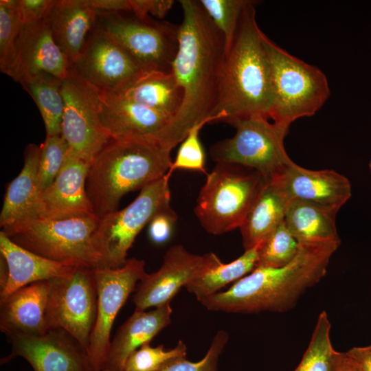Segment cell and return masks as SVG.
<instances>
[{
    "label": "cell",
    "mask_w": 371,
    "mask_h": 371,
    "mask_svg": "<svg viewBox=\"0 0 371 371\" xmlns=\"http://www.w3.org/2000/svg\"><path fill=\"white\" fill-rule=\"evenodd\" d=\"M183 21L172 73L183 92L168 133L172 150L196 124L215 115L225 43L199 1L180 0Z\"/></svg>",
    "instance_id": "obj_1"
},
{
    "label": "cell",
    "mask_w": 371,
    "mask_h": 371,
    "mask_svg": "<svg viewBox=\"0 0 371 371\" xmlns=\"http://www.w3.org/2000/svg\"><path fill=\"white\" fill-rule=\"evenodd\" d=\"M341 241L300 243L297 254L279 268L256 267L223 292L199 302L208 310L235 313L284 312L325 276Z\"/></svg>",
    "instance_id": "obj_2"
},
{
    "label": "cell",
    "mask_w": 371,
    "mask_h": 371,
    "mask_svg": "<svg viewBox=\"0 0 371 371\" xmlns=\"http://www.w3.org/2000/svg\"><path fill=\"white\" fill-rule=\"evenodd\" d=\"M267 37L258 25L255 3L248 1L222 64L214 115L225 114L223 122L250 115L269 117L273 96Z\"/></svg>",
    "instance_id": "obj_3"
},
{
    "label": "cell",
    "mask_w": 371,
    "mask_h": 371,
    "mask_svg": "<svg viewBox=\"0 0 371 371\" xmlns=\"http://www.w3.org/2000/svg\"><path fill=\"white\" fill-rule=\"evenodd\" d=\"M171 150L146 139H111L90 165L86 190L100 218L117 210L127 193L142 190L168 172Z\"/></svg>",
    "instance_id": "obj_4"
},
{
    "label": "cell",
    "mask_w": 371,
    "mask_h": 371,
    "mask_svg": "<svg viewBox=\"0 0 371 371\" xmlns=\"http://www.w3.org/2000/svg\"><path fill=\"white\" fill-rule=\"evenodd\" d=\"M95 214L65 219L36 218L2 228L14 243L46 258L91 269L103 267L95 241Z\"/></svg>",
    "instance_id": "obj_5"
},
{
    "label": "cell",
    "mask_w": 371,
    "mask_h": 371,
    "mask_svg": "<svg viewBox=\"0 0 371 371\" xmlns=\"http://www.w3.org/2000/svg\"><path fill=\"white\" fill-rule=\"evenodd\" d=\"M268 180L253 168L216 163L206 175L194 207L201 226L214 235L239 228Z\"/></svg>",
    "instance_id": "obj_6"
},
{
    "label": "cell",
    "mask_w": 371,
    "mask_h": 371,
    "mask_svg": "<svg viewBox=\"0 0 371 371\" xmlns=\"http://www.w3.org/2000/svg\"><path fill=\"white\" fill-rule=\"evenodd\" d=\"M273 102L269 117L289 127L295 120L313 115L330 95L326 75L317 67L293 56L268 37Z\"/></svg>",
    "instance_id": "obj_7"
},
{
    "label": "cell",
    "mask_w": 371,
    "mask_h": 371,
    "mask_svg": "<svg viewBox=\"0 0 371 371\" xmlns=\"http://www.w3.org/2000/svg\"><path fill=\"white\" fill-rule=\"evenodd\" d=\"M268 119L261 115H250L228 121L235 128V134L212 146V159L216 163L253 168L268 179L277 176L293 161L284 145L289 127L270 123Z\"/></svg>",
    "instance_id": "obj_8"
},
{
    "label": "cell",
    "mask_w": 371,
    "mask_h": 371,
    "mask_svg": "<svg viewBox=\"0 0 371 371\" xmlns=\"http://www.w3.org/2000/svg\"><path fill=\"white\" fill-rule=\"evenodd\" d=\"M125 12H98L97 26L117 43L143 72H172L179 25Z\"/></svg>",
    "instance_id": "obj_9"
},
{
    "label": "cell",
    "mask_w": 371,
    "mask_h": 371,
    "mask_svg": "<svg viewBox=\"0 0 371 371\" xmlns=\"http://www.w3.org/2000/svg\"><path fill=\"white\" fill-rule=\"evenodd\" d=\"M169 179L164 175L142 189L128 205L100 218L95 241L103 267H122L138 234L159 211L170 205Z\"/></svg>",
    "instance_id": "obj_10"
},
{
    "label": "cell",
    "mask_w": 371,
    "mask_h": 371,
    "mask_svg": "<svg viewBox=\"0 0 371 371\" xmlns=\"http://www.w3.org/2000/svg\"><path fill=\"white\" fill-rule=\"evenodd\" d=\"M93 269L77 267L69 275L51 280L47 313L49 330L66 331L87 351L97 315Z\"/></svg>",
    "instance_id": "obj_11"
},
{
    "label": "cell",
    "mask_w": 371,
    "mask_h": 371,
    "mask_svg": "<svg viewBox=\"0 0 371 371\" xmlns=\"http://www.w3.org/2000/svg\"><path fill=\"white\" fill-rule=\"evenodd\" d=\"M144 268V260L133 258L118 268L93 269L98 293L97 315L88 350L93 371L104 369L115 317L147 273Z\"/></svg>",
    "instance_id": "obj_12"
},
{
    "label": "cell",
    "mask_w": 371,
    "mask_h": 371,
    "mask_svg": "<svg viewBox=\"0 0 371 371\" xmlns=\"http://www.w3.org/2000/svg\"><path fill=\"white\" fill-rule=\"evenodd\" d=\"M62 92L61 135L68 144L69 155L91 165L111 139L99 120L93 87L69 69Z\"/></svg>",
    "instance_id": "obj_13"
},
{
    "label": "cell",
    "mask_w": 371,
    "mask_h": 371,
    "mask_svg": "<svg viewBox=\"0 0 371 371\" xmlns=\"http://www.w3.org/2000/svg\"><path fill=\"white\" fill-rule=\"evenodd\" d=\"M69 69L84 82L111 91L124 88L143 73L131 56L96 24Z\"/></svg>",
    "instance_id": "obj_14"
},
{
    "label": "cell",
    "mask_w": 371,
    "mask_h": 371,
    "mask_svg": "<svg viewBox=\"0 0 371 371\" xmlns=\"http://www.w3.org/2000/svg\"><path fill=\"white\" fill-rule=\"evenodd\" d=\"M91 86L99 120L111 139H146L168 149L169 117L114 91Z\"/></svg>",
    "instance_id": "obj_15"
},
{
    "label": "cell",
    "mask_w": 371,
    "mask_h": 371,
    "mask_svg": "<svg viewBox=\"0 0 371 371\" xmlns=\"http://www.w3.org/2000/svg\"><path fill=\"white\" fill-rule=\"evenodd\" d=\"M219 258L213 252L200 256L181 245L170 247L159 269L146 273L137 284L133 297L135 311H146L170 302L186 286L211 267Z\"/></svg>",
    "instance_id": "obj_16"
},
{
    "label": "cell",
    "mask_w": 371,
    "mask_h": 371,
    "mask_svg": "<svg viewBox=\"0 0 371 371\" xmlns=\"http://www.w3.org/2000/svg\"><path fill=\"white\" fill-rule=\"evenodd\" d=\"M7 336L12 350L1 363L19 356L34 371H93L87 350L63 330L50 329L38 336L21 333Z\"/></svg>",
    "instance_id": "obj_17"
},
{
    "label": "cell",
    "mask_w": 371,
    "mask_h": 371,
    "mask_svg": "<svg viewBox=\"0 0 371 371\" xmlns=\"http://www.w3.org/2000/svg\"><path fill=\"white\" fill-rule=\"evenodd\" d=\"M289 201L308 203L337 214L352 195L348 178L333 170H312L291 161L271 178Z\"/></svg>",
    "instance_id": "obj_18"
},
{
    "label": "cell",
    "mask_w": 371,
    "mask_h": 371,
    "mask_svg": "<svg viewBox=\"0 0 371 371\" xmlns=\"http://www.w3.org/2000/svg\"><path fill=\"white\" fill-rule=\"evenodd\" d=\"M89 167L69 155L54 182L39 194L37 218L65 219L95 214L86 190Z\"/></svg>",
    "instance_id": "obj_19"
},
{
    "label": "cell",
    "mask_w": 371,
    "mask_h": 371,
    "mask_svg": "<svg viewBox=\"0 0 371 371\" xmlns=\"http://www.w3.org/2000/svg\"><path fill=\"white\" fill-rule=\"evenodd\" d=\"M69 71V60L54 41L48 17L23 24L17 58L8 76L19 82L25 76L45 72L64 80Z\"/></svg>",
    "instance_id": "obj_20"
},
{
    "label": "cell",
    "mask_w": 371,
    "mask_h": 371,
    "mask_svg": "<svg viewBox=\"0 0 371 371\" xmlns=\"http://www.w3.org/2000/svg\"><path fill=\"white\" fill-rule=\"evenodd\" d=\"M0 252L3 267L1 275L0 301L30 284L67 276L78 267L32 252L14 243L2 231L0 232Z\"/></svg>",
    "instance_id": "obj_21"
},
{
    "label": "cell",
    "mask_w": 371,
    "mask_h": 371,
    "mask_svg": "<svg viewBox=\"0 0 371 371\" xmlns=\"http://www.w3.org/2000/svg\"><path fill=\"white\" fill-rule=\"evenodd\" d=\"M51 280L36 282L0 301V329L5 334L42 335L49 330L47 306Z\"/></svg>",
    "instance_id": "obj_22"
},
{
    "label": "cell",
    "mask_w": 371,
    "mask_h": 371,
    "mask_svg": "<svg viewBox=\"0 0 371 371\" xmlns=\"http://www.w3.org/2000/svg\"><path fill=\"white\" fill-rule=\"evenodd\" d=\"M172 312L170 302L150 311H135L111 341L104 369L122 371L126 361L133 352L150 342L170 324Z\"/></svg>",
    "instance_id": "obj_23"
},
{
    "label": "cell",
    "mask_w": 371,
    "mask_h": 371,
    "mask_svg": "<svg viewBox=\"0 0 371 371\" xmlns=\"http://www.w3.org/2000/svg\"><path fill=\"white\" fill-rule=\"evenodd\" d=\"M97 16L89 0H56L48 19L54 41L69 65L79 56Z\"/></svg>",
    "instance_id": "obj_24"
},
{
    "label": "cell",
    "mask_w": 371,
    "mask_h": 371,
    "mask_svg": "<svg viewBox=\"0 0 371 371\" xmlns=\"http://www.w3.org/2000/svg\"><path fill=\"white\" fill-rule=\"evenodd\" d=\"M40 153V146L30 144L25 147L23 168L6 188L0 214L1 228L37 218Z\"/></svg>",
    "instance_id": "obj_25"
},
{
    "label": "cell",
    "mask_w": 371,
    "mask_h": 371,
    "mask_svg": "<svg viewBox=\"0 0 371 371\" xmlns=\"http://www.w3.org/2000/svg\"><path fill=\"white\" fill-rule=\"evenodd\" d=\"M289 203L276 182L269 179L239 227L245 250L260 245L284 222Z\"/></svg>",
    "instance_id": "obj_26"
},
{
    "label": "cell",
    "mask_w": 371,
    "mask_h": 371,
    "mask_svg": "<svg viewBox=\"0 0 371 371\" xmlns=\"http://www.w3.org/2000/svg\"><path fill=\"white\" fill-rule=\"evenodd\" d=\"M114 92L166 115L172 122L183 100L182 90L172 72H143L124 88Z\"/></svg>",
    "instance_id": "obj_27"
},
{
    "label": "cell",
    "mask_w": 371,
    "mask_h": 371,
    "mask_svg": "<svg viewBox=\"0 0 371 371\" xmlns=\"http://www.w3.org/2000/svg\"><path fill=\"white\" fill-rule=\"evenodd\" d=\"M335 213L296 201H290L284 222L300 243L341 241Z\"/></svg>",
    "instance_id": "obj_28"
},
{
    "label": "cell",
    "mask_w": 371,
    "mask_h": 371,
    "mask_svg": "<svg viewBox=\"0 0 371 371\" xmlns=\"http://www.w3.org/2000/svg\"><path fill=\"white\" fill-rule=\"evenodd\" d=\"M63 81L45 72L27 75L19 81L38 106L44 122L46 135L61 134L65 106Z\"/></svg>",
    "instance_id": "obj_29"
},
{
    "label": "cell",
    "mask_w": 371,
    "mask_h": 371,
    "mask_svg": "<svg viewBox=\"0 0 371 371\" xmlns=\"http://www.w3.org/2000/svg\"><path fill=\"white\" fill-rule=\"evenodd\" d=\"M258 258L257 246L245 252L236 260L223 263L218 259L211 267L186 286L187 291L200 301L214 295L227 284L237 281L252 271Z\"/></svg>",
    "instance_id": "obj_30"
},
{
    "label": "cell",
    "mask_w": 371,
    "mask_h": 371,
    "mask_svg": "<svg viewBox=\"0 0 371 371\" xmlns=\"http://www.w3.org/2000/svg\"><path fill=\"white\" fill-rule=\"evenodd\" d=\"M326 311L318 316L308 346L294 371H336L340 352L334 350Z\"/></svg>",
    "instance_id": "obj_31"
},
{
    "label": "cell",
    "mask_w": 371,
    "mask_h": 371,
    "mask_svg": "<svg viewBox=\"0 0 371 371\" xmlns=\"http://www.w3.org/2000/svg\"><path fill=\"white\" fill-rule=\"evenodd\" d=\"M17 0L0 1V70L9 76L18 55V46L23 29L16 10Z\"/></svg>",
    "instance_id": "obj_32"
},
{
    "label": "cell",
    "mask_w": 371,
    "mask_h": 371,
    "mask_svg": "<svg viewBox=\"0 0 371 371\" xmlns=\"http://www.w3.org/2000/svg\"><path fill=\"white\" fill-rule=\"evenodd\" d=\"M299 249L300 243L283 222L257 246L256 267H284L293 260Z\"/></svg>",
    "instance_id": "obj_33"
},
{
    "label": "cell",
    "mask_w": 371,
    "mask_h": 371,
    "mask_svg": "<svg viewBox=\"0 0 371 371\" xmlns=\"http://www.w3.org/2000/svg\"><path fill=\"white\" fill-rule=\"evenodd\" d=\"M223 113H219L194 124L182 141L175 160L166 174L170 179L176 170L198 171L207 175L205 168V153L199 139V133L207 123L221 121L225 119Z\"/></svg>",
    "instance_id": "obj_34"
},
{
    "label": "cell",
    "mask_w": 371,
    "mask_h": 371,
    "mask_svg": "<svg viewBox=\"0 0 371 371\" xmlns=\"http://www.w3.org/2000/svg\"><path fill=\"white\" fill-rule=\"evenodd\" d=\"M201 7L222 34L225 52L234 39L243 11L248 0H199Z\"/></svg>",
    "instance_id": "obj_35"
},
{
    "label": "cell",
    "mask_w": 371,
    "mask_h": 371,
    "mask_svg": "<svg viewBox=\"0 0 371 371\" xmlns=\"http://www.w3.org/2000/svg\"><path fill=\"white\" fill-rule=\"evenodd\" d=\"M37 181L39 194L47 188L61 171L68 156L69 146L61 134L46 135L40 146Z\"/></svg>",
    "instance_id": "obj_36"
},
{
    "label": "cell",
    "mask_w": 371,
    "mask_h": 371,
    "mask_svg": "<svg viewBox=\"0 0 371 371\" xmlns=\"http://www.w3.org/2000/svg\"><path fill=\"white\" fill-rule=\"evenodd\" d=\"M150 343L144 344L128 357L122 371H159L168 361L186 356V346L181 340L170 350H166L164 345L152 347Z\"/></svg>",
    "instance_id": "obj_37"
},
{
    "label": "cell",
    "mask_w": 371,
    "mask_h": 371,
    "mask_svg": "<svg viewBox=\"0 0 371 371\" xmlns=\"http://www.w3.org/2000/svg\"><path fill=\"white\" fill-rule=\"evenodd\" d=\"M228 339L225 331L218 330L201 360L192 362L188 361L186 357L176 358L166 363L159 371H218V358Z\"/></svg>",
    "instance_id": "obj_38"
},
{
    "label": "cell",
    "mask_w": 371,
    "mask_h": 371,
    "mask_svg": "<svg viewBox=\"0 0 371 371\" xmlns=\"http://www.w3.org/2000/svg\"><path fill=\"white\" fill-rule=\"evenodd\" d=\"M177 218L170 205L159 211L148 224L150 240L157 245L166 243L172 236Z\"/></svg>",
    "instance_id": "obj_39"
},
{
    "label": "cell",
    "mask_w": 371,
    "mask_h": 371,
    "mask_svg": "<svg viewBox=\"0 0 371 371\" xmlns=\"http://www.w3.org/2000/svg\"><path fill=\"white\" fill-rule=\"evenodd\" d=\"M56 0H17L16 10L23 24L46 19Z\"/></svg>",
    "instance_id": "obj_40"
},
{
    "label": "cell",
    "mask_w": 371,
    "mask_h": 371,
    "mask_svg": "<svg viewBox=\"0 0 371 371\" xmlns=\"http://www.w3.org/2000/svg\"><path fill=\"white\" fill-rule=\"evenodd\" d=\"M131 12L136 16L144 19L149 14L157 19H163L172 8V0H131Z\"/></svg>",
    "instance_id": "obj_41"
},
{
    "label": "cell",
    "mask_w": 371,
    "mask_h": 371,
    "mask_svg": "<svg viewBox=\"0 0 371 371\" xmlns=\"http://www.w3.org/2000/svg\"><path fill=\"white\" fill-rule=\"evenodd\" d=\"M97 12H131V0H89Z\"/></svg>",
    "instance_id": "obj_42"
},
{
    "label": "cell",
    "mask_w": 371,
    "mask_h": 371,
    "mask_svg": "<svg viewBox=\"0 0 371 371\" xmlns=\"http://www.w3.org/2000/svg\"><path fill=\"white\" fill-rule=\"evenodd\" d=\"M347 356L357 366L360 371H371V344L363 347H353Z\"/></svg>",
    "instance_id": "obj_43"
},
{
    "label": "cell",
    "mask_w": 371,
    "mask_h": 371,
    "mask_svg": "<svg viewBox=\"0 0 371 371\" xmlns=\"http://www.w3.org/2000/svg\"><path fill=\"white\" fill-rule=\"evenodd\" d=\"M336 371H360L354 361L346 352H340Z\"/></svg>",
    "instance_id": "obj_44"
},
{
    "label": "cell",
    "mask_w": 371,
    "mask_h": 371,
    "mask_svg": "<svg viewBox=\"0 0 371 371\" xmlns=\"http://www.w3.org/2000/svg\"><path fill=\"white\" fill-rule=\"evenodd\" d=\"M368 167H369V170H370V175H371V159L369 161Z\"/></svg>",
    "instance_id": "obj_45"
},
{
    "label": "cell",
    "mask_w": 371,
    "mask_h": 371,
    "mask_svg": "<svg viewBox=\"0 0 371 371\" xmlns=\"http://www.w3.org/2000/svg\"><path fill=\"white\" fill-rule=\"evenodd\" d=\"M100 371H109V370H105V369H103V370H100Z\"/></svg>",
    "instance_id": "obj_46"
}]
</instances>
